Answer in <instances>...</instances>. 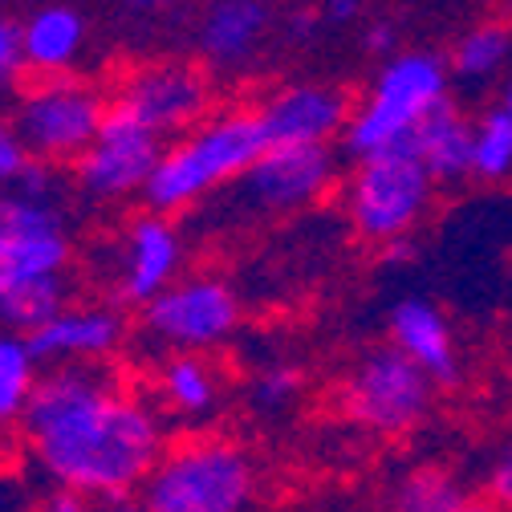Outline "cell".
Segmentation results:
<instances>
[{
    "instance_id": "6da1fadb",
    "label": "cell",
    "mask_w": 512,
    "mask_h": 512,
    "mask_svg": "<svg viewBox=\"0 0 512 512\" xmlns=\"http://www.w3.org/2000/svg\"><path fill=\"white\" fill-rule=\"evenodd\" d=\"M37 468L90 500L139 492L163 456V423L102 362L49 366L21 419Z\"/></svg>"
},
{
    "instance_id": "7a4b0ae2",
    "label": "cell",
    "mask_w": 512,
    "mask_h": 512,
    "mask_svg": "<svg viewBox=\"0 0 512 512\" xmlns=\"http://www.w3.org/2000/svg\"><path fill=\"white\" fill-rule=\"evenodd\" d=\"M269 147L265 126L256 110H220L208 114L200 126H191L187 135L163 143V155L143 187L147 212H183L212 196L216 187L240 179L261 151Z\"/></svg>"
},
{
    "instance_id": "3957f363",
    "label": "cell",
    "mask_w": 512,
    "mask_h": 512,
    "mask_svg": "<svg viewBox=\"0 0 512 512\" xmlns=\"http://www.w3.org/2000/svg\"><path fill=\"white\" fill-rule=\"evenodd\" d=\"M139 496L155 512H248L256 464L232 439L191 435L163 447Z\"/></svg>"
},
{
    "instance_id": "277c9868",
    "label": "cell",
    "mask_w": 512,
    "mask_h": 512,
    "mask_svg": "<svg viewBox=\"0 0 512 512\" xmlns=\"http://www.w3.org/2000/svg\"><path fill=\"white\" fill-rule=\"evenodd\" d=\"M447 102V66L435 53H395L342 126V147L362 159L411 143L415 126Z\"/></svg>"
},
{
    "instance_id": "5b68a950",
    "label": "cell",
    "mask_w": 512,
    "mask_h": 512,
    "mask_svg": "<svg viewBox=\"0 0 512 512\" xmlns=\"http://www.w3.org/2000/svg\"><path fill=\"white\" fill-rule=\"evenodd\" d=\"M342 204L362 240L387 244L395 236H411L427 220L435 204V179L415 155V147L399 143L358 159L346 179Z\"/></svg>"
},
{
    "instance_id": "8992f818",
    "label": "cell",
    "mask_w": 512,
    "mask_h": 512,
    "mask_svg": "<svg viewBox=\"0 0 512 512\" xmlns=\"http://www.w3.org/2000/svg\"><path fill=\"white\" fill-rule=\"evenodd\" d=\"M110 98L98 86L74 74L33 78L17 98L13 126L33 159H49L57 167H70L98 135Z\"/></svg>"
},
{
    "instance_id": "52a82bcc",
    "label": "cell",
    "mask_w": 512,
    "mask_h": 512,
    "mask_svg": "<svg viewBox=\"0 0 512 512\" xmlns=\"http://www.w3.org/2000/svg\"><path fill=\"white\" fill-rule=\"evenodd\" d=\"M431 374L395 342L366 350L342 387V411L374 435H407L431 411Z\"/></svg>"
},
{
    "instance_id": "ba28073f",
    "label": "cell",
    "mask_w": 512,
    "mask_h": 512,
    "mask_svg": "<svg viewBox=\"0 0 512 512\" xmlns=\"http://www.w3.org/2000/svg\"><path fill=\"white\" fill-rule=\"evenodd\" d=\"M163 143L167 139H159L151 126H143L131 110L110 98L94 143L70 163L74 187L94 204H118V200L143 196V187L163 155Z\"/></svg>"
},
{
    "instance_id": "9c48e42d",
    "label": "cell",
    "mask_w": 512,
    "mask_h": 512,
    "mask_svg": "<svg viewBox=\"0 0 512 512\" xmlns=\"http://www.w3.org/2000/svg\"><path fill=\"white\" fill-rule=\"evenodd\" d=\"M240 326V301L220 277L171 281L143 305V330L171 350H216Z\"/></svg>"
},
{
    "instance_id": "30bf717a",
    "label": "cell",
    "mask_w": 512,
    "mask_h": 512,
    "mask_svg": "<svg viewBox=\"0 0 512 512\" xmlns=\"http://www.w3.org/2000/svg\"><path fill=\"white\" fill-rule=\"evenodd\" d=\"M338 183V155L330 143H277L265 147L244 175L240 196L265 216L301 212L326 200Z\"/></svg>"
},
{
    "instance_id": "8fae6325",
    "label": "cell",
    "mask_w": 512,
    "mask_h": 512,
    "mask_svg": "<svg viewBox=\"0 0 512 512\" xmlns=\"http://www.w3.org/2000/svg\"><path fill=\"white\" fill-rule=\"evenodd\" d=\"M118 106L131 110L159 139H179L212 114V86L200 66L187 61H155L126 78L114 94Z\"/></svg>"
},
{
    "instance_id": "7c38bea8",
    "label": "cell",
    "mask_w": 512,
    "mask_h": 512,
    "mask_svg": "<svg viewBox=\"0 0 512 512\" xmlns=\"http://www.w3.org/2000/svg\"><path fill=\"white\" fill-rule=\"evenodd\" d=\"M0 252L13 269V281L66 273L74 244L61 204L33 200L17 187H0Z\"/></svg>"
},
{
    "instance_id": "4fadbf2b",
    "label": "cell",
    "mask_w": 512,
    "mask_h": 512,
    "mask_svg": "<svg viewBox=\"0 0 512 512\" xmlns=\"http://www.w3.org/2000/svg\"><path fill=\"white\" fill-rule=\"evenodd\" d=\"M183 265V240L175 224L163 212L139 216L122 236L118 273H114V297L122 305H147L155 293H163Z\"/></svg>"
},
{
    "instance_id": "5bb4252c",
    "label": "cell",
    "mask_w": 512,
    "mask_h": 512,
    "mask_svg": "<svg viewBox=\"0 0 512 512\" xmlns=\"http://www.w3.org/2000/svg\"><path fill=\"white\" fill-rule=\"evenodd\" d=\"M269 147L277 143H334L350 118V102L334 86H285L256 106Z\"/></svg>"
},
{
    "instance_id": "9a60e30c",
    "label": "cell",
    "mask_w": 512,
    "mask_h": 512,
    "mask_svg": "<svg viewBox=\"0 0 512 512\" xmlns=\"http://www.w3.org/2000/svg\"><path fill=\"white\" fill-rule=\"evenodd\" d=\"M122 342V317L106 305H66L29 334L41 366L57 362H106Z\"/></svg>"
},
{
    "instance_id": "2e32d148",
    "label": "cell",
    "mask_w": 512,
    "mask_h": 512,
    "mask_svg": "<svg viewBox=\"0 0 512 512\" xmlns=\"http://www.w3.org/2000/svg\"><path fill=\"white\" fill-rule=\"evenodd\" d=\"M391 342L407 350L427 374L435 387H456L460 378V350L456 334L447 326V317L435 301L427 297H403L391 309Z\"/></svg>"
},
{
    "instance_id": "e0dca14e",
    "label": "cell",
    "mask_w": 512,
    "mask_h": 512,
    "mask_svg": "<svg viewBox=\"0 0 512 512\" xmlns=\"http://www.w3.org/2000/svg\"><path fill=\"white\" fill-rule=\"evenodd\" d=\"M415 155L423 159V167L431 171L435 187H452L472 179V118H464L452 98L443 106H435L411 135Z\"/></svg>"
},
{
    "instance_id": "ac0fdd59",
    "label": "cell",
    "mask_w": 512,
    "mask_h": 512,
    "mask_svg": "<svg viewBox=\"0 0 512 512\" xmlns=\"http://www.w3.org/2000/svg\"><path fill=\"white\" fill-rule=\"evenodd\" d=\"M86 45V21L66 5H45L21 25V57L33 78L70 74Z\"/></svg>"
},
{
    "instance_id": "d6986e66",
    "label": "cell",
    "mask_w": 512,
    "mask_h": 512,
    "mask_svg": "<svg viewBox=\"0 0 512 512\" xmlns=\"http://www.w3.org/2000/svg\"><path fill=\"white\" fill-rule=\"evenodd\" d=\"M265 25H269V13L261 0H220L204 17V33H200L204 57L212 66H240L252 53V45L261 41Z\"/></svg>"
},
{
    "instance_id": "ffe728a7",
    "label": "cell",
    "mask_w": 512,
    "mask_h": 512,
    "mask_svg": "<svg viewBox=\"0 0 512 512\" xmlns=\"http://www.w3.org/2000/svg\"><path fill=\"white\" fill-rule=\"evenodd\" d=\"M159 395L183 419H208L220 399V378L200 350H179L159 366Z\"/></svg>"
},
{
    "instance_id": "44dd1931",
    "label": "cell",
    "mask_w": 512,
    "mask_h": 512,
    "mask_svg": "<svg viewBox=\"0 0 512 512\" xmlns=\"http://www.w3.org/2000/svg\"><path fill=\"white\" fill-rule=\"evenodd\" d=\"M70 305V281L66 273H45V277H21L0 293V326L17 334H33Z\"/></svg>"
},
{
    "instance_id": "7402d4cb",
    "label": "cell",
    "mask_w": 512,
    "mask_h": 512,
    "mask_svg": "<svg viewBox=\"0 0 512 512\" xmlns=\"http://www.w3.org/2000/svg\"><path fill=\"white\" fill-rule=\"evenodd\" d=\"M41 378V362L29 346V334L0 326V427H21L33 387Z\"/></svg>"
},
{
    "instance_id": "603a6c76",
    "label": "cell",
    "mask_w": 512,
    "mask_h": 512,
    "mask_svg": "<svg viewBox=\"0 0 512 512\" xmlns=\"http://www.w3.org/2000/svg\"><path fill=\"white\" fill-rule=\"evenodd\" d=\"M512 57V33L504 25H476L464 33L452 49V70L460 82H488L504 70V61Z\"/></svg>"
},
{
    "instance_id": "cb8c5ba5",
    "label": "cell",
    "mask_w": 512,
    "mask_h": 512,
    "mask_svg": "<svg viewBox=\"0 0 512 512\" xmlns=\"http://www.w3.org/2000/svg\"><path fill=\"white\" fill-rule=\"evenodd\" d=\"M508 175H512V122L496 102L492 110L472 118V179L500 183Z\"/></svg>"
},
{
    "instance_id": "d4e9b609",
    "label": "cell",
    "mask_w": 512,
    "mask_h": 512,
    "mask_svg": "<svg viewBox=\"0 0 512 512\" xmlns=\"http://www.w3.org/2000/svg\"><path fill=\"white\" fill-rule=\"evenodd\" d=\"M460 500H464V488L447 468H415L399 480L391 508L395 512H447Z\"/></svg>"
},
{
    "instance_id": "484cf974",
    "label": "cell",
    "mask_w": 512,
    "mask_h": 512,
    "mask_svg": "<svg viewBox=\"0 0 512 512\" xmlns=\"http://www.w3.org/2000/svg\"><path fill=\"white\" fill-rule=\"evenodd\" d=\"M305 391V370L293 362H269L252 374L248 382V403L265 415H277L285 407L297 403V395Z\"/></svg>"
},
{
    "instance_id": "4316f807",
    "label": "cell",
    "mask_w": 512,
    "mask_h": 512,
    "mask_svg": "<svg viewBox=\"0 0 512 512\" xmlns=\"http://www.w3.org/2000/svg\"><path fill=\"white\" fill-rule=\"evenodd\" d=\"M9 187L25 191V196H33V200H57V191H61L57 163H49V159H33V155H29V163L21 167V175H17Z\"/></svg>"
},
{
    "instance_id": "83f0119b",
    "label": "cell",
    "mask_w": 512,
    "mask_h": 512,
    "mask_svg": "<svg viewBox=\"0 0 512 512\" xmlns=\"http://www.w3.org/2000/svg\"><path fill=\"white\" fill-rule=\"evenodd\" d=\"M25 163H29V147L21 143L13 118H0V187H9Z\"/></svg>"
},
{
    "instance_id": "f1b7e54d",
    "label": "cell",
    "mask_w": 512,
    "mask_h": 512,
    "mask_svg": "<svg viewBox=\"0 0 512 512\" xmlns=\"http://www.w3.org/2000/svg\"><path fill=\"white\" fill-rule=\"evenodd\" d=\"M25 70V57H21V25L0 17V86L13 82Z\"/></svg>"
},
{
    "instance_id": "f546056e",
    "label": "cell",
    "mask_w": 512,
    "mask_h": 512,
    "mask_svg": "<svg viewBox=\"0 0 512 512\" xmlns=\"http://www.w3.org/2000/svg\"><path fill=\"white\" fill-rule=\"evenodd\" d=\"M488 496L500 504V508H512V443L496 456L492 472H488Z\"/></svg>"
},
{
    "instance_id": "4dcf8cb0",
    "label": "cell",
    "mask_w": 512,
    "mask_h": 512,
    "mask_svg": "<svg viewBox=\"0 0 512 512\" xmlns=\"http://www.w3.org/2000/svg\"><path fill=\"white\" fill-rule=\"evenodd\" d=\"M33 512H98V508L90 504V496L70 492V488H61V492H53L49 500H41Z\"/></svg>"
},
{
    "instance_id": "1f68e13d",
    "label": "cell",
    "mask_w": 512,
    "mask_h": 512,
    "mask_svg": "<svg viewBox=\"0 0 512 512\" xmlns=\"http://www.w3.org/2000/svg\"><path fill=\"white\" fill-rule=\"evenodd\" d=\"M362 13V0H322V17L330 25H350Z\"/></svg>"
},
{
    "instance_id": "d6a6232c",
    "label": "cell",
    "mask_w": 512,
    "mask_h": 512,
    "mask_svg": "<svg viewBox=\"0 0 512 512\" xmlns=\"http://www.w3.org/2000/svg\"><path fill=\"white\" fill-rule=\"evenodd\" d=\"M411 261H415V248L407 236H395L382 244V265H411Z\"/></svg>"
},
{
    "instance_id": "836d02e7",
    "label": "cell",
    "mask_w": 512,
    "mask_h": 512,
    "mask_svg": "<svg viewBox=\"0 0 512 512\" xmlns=\"http://www.w3.org/2000/svg\"><path fill=\"white\" fill-rule=\"evenodd\" d=\"M98 512H155L143 496H135V492H126V496H114V500H102V508Z\"/></svg>"
},
{
    "instance_id": "e575fe53",
    "label": "cell",
    "mask_w": 512,
    "mask_h": 512,
    "mask_svg": "<svg viewBox=\"0 0 512 512\" xmlns=\"http://www.w3.org/2000/svg\"><path fill=\"white\" fill-rule=\"evenodd\" d=\"M391 45H395V33H391V29L374 25V29L366 33V49H370V53H391Z\"/></svg>"
},
{
    "instance_id": "d590c367",
    "label": "cell",
    "mask_w": 512,
    "mask_h": 512,
    "mask_svg": "<svg viewBox=\"0 0 512 512\" xmlns=\"http://www.w3.org/2000/svg\"><path fill=\"white\" fill-rule=\"evenodd\" d=\"M447 512H500V504L488 496V500H472V496H464L456 508H447Z\"/></svg>"
},
{
    "instance_id": "8d00e7d4",
    "label": "cell",
    "mask_w": 512,
    "mask_h": 512,
    "mask_svg": "<svg viewBox=\"0 0 512 512\" xmlns=\"http://www.w3.org/2000/svg\"><path fill=\"white\" fill-rule=\"evenodd\" d=\"M13 443H17V435H13V427H0V468L5 464H13Z\"/></svg>"
},
{
    "instance_id": "74e56055",
    "label": "cell",
    "mask_w": 512,
    "mask_h": 512,
    "mask_svg": "<svg viewBox=\"0 0 512 512\" xmlns=\"http://www.w3.org/2000/svg\"><path fill=\"white\" fill-rule=\"evenodd\" d=\"M313 21H317L313 13H297V17H293V33H297V37H305V33L313 29Z\"/></svg>"
},
{
    "instance_id": "f35d334b",
    "label": "cell",
    "mask_w": 512,
    "mask_h": 512,
    "mask_svg": "<svg viewBox=\"0 0 512 512\" xmlns=\"http://www.w3.org/2000/svg\"><path fill=\"white\" fill-rule=\"evenodd\" d=\"M13 285V269H9V261H5V252H0V293H5Z\"/></svg>"
},
{
    "instance_id": "ab89813d",
    "label": "cell",
    "mask_w": 512,
    "mask_h": 512,
    "mask_svg": "<svg viewBox=\"0 0 512 512\" xmlns=\"http://www.w3.org/2000/svg\"><path fill=\"white\" fill-rule=\"evenodd\" d=\"M500 110H504L508 122H512V78H508V86H504V94H500Z\"/></svg>"
},
{
    "instance_id": "60d3db41",
    "label": "cell",
    "mask_w": 512,
    "mask_h": 512,
    "mask_svg": "<svg viewBox=\"0 0 512 512\" xmlns=\"http://www.w3.org/2000/svg\"><path fill=\"white\" fill-rule=\"evenodd\" d=\"M163 0H131V9H139V13H147V9H159Z\"/></svg>"
}]
</instances>
